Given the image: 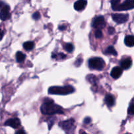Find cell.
Listing matches in <instances>:
<instances>
[{"instance_id": "4fadbf2b", "label": "cell", "mask_w": 134, "mask_h": 134, "mask_svg": "<svg viewBox=\"0 0 134 134\" xmlns=\"http://www.w3.org/2000/svg\"><path fill=\"white\" fill-rule=\"evenodd\" d=\"M105 102L106 105L108 106L109 107H111L115 105V98L111 94H108L105 98Z\"/></svg>"}, {"instance_id": "603a6c76", "label": "cell", "mask_w": 134, "mask_h": 134, "mask_svg": "<svg viewBox=\"0 0 134 134\" xmlns=\"http://www.w3.org/2000/svg\"><path fill=\"white\" fill-rule=\"evenodd\" d=\"M95 37L97 39H101L103 37V34L100 30H97L95 32Z\"/></svg>"}, {"instance_id": "ac0fdd59", "label": "cell", "mask_w": 134, "mask_h": 134, "mask_svg": "<svg viewBox=\"0 0 134 134\" xmlns=\"http://www.w3.org/2000/svg\"><path fill=\"white\" fill-rule=\"evenodd\" d=\"M86 79L88 80L89 82L91 84H92V85H95L97 82V81H98V79H97L96 77L94 75H88L87 77H86Z\"/></svg>"}, {"instance_id": "9c48e42d", "label": "cell", "mask_w": 134, "mask_h": 134, "mask_svg": "<svg viewBox=\"0 0 134 134\" xmlns=\"http://www.w3.org/2000/svg\"><path fill=\"white\" fill-rule=\"evenodd\" d=\"M5 126H9L13 128H18L20 126V120L16 118L9 119L5 122Z\"/></svg>"}, {"instance_id": "44dd1931", "label": "cell", "mask_w": 134, "mask_h": 134, "mask_svg": "<svg viewBox=\"0 0 134 134\" xmlns=\"http://www.w3.org/2000/svg\"><path fill=\"white\" fill-rule=\"evenodd\" d=\"M52 58H57L58 57L59 58L58 59L60 60H64L65 58V55L63 53H60V54H52Z\"/></svg>"}, {"instance_id": "f1b7e54d", "label": "cell", "mask_w": 134, "mask_h": 134, "mask_svg": "<svg viewBox=\"0 0 134 134\" xmlns=\"http://www.w3.org/2000/svg\"><path fill=\"white\" fill-rule=\"evenodd\" d=\"M3 36V31L0 30V40L2 39Z\"/></svg>"}, {"instance_id": "30bf717a", "label": "cell", "mask_w": 134, "mask_h": 134, "mask_svg": "<svg viewBox=\"0 0 134 134\" xmlns=\"http://www.w3.org/2000/svg\"><path fill=\"white\" fill-rule=\"evenodd\" d=\"M87 5L86 0H78L74 3V8L77 11H81L84 10Z\"/></svg>"}, {"instance_id": "277c9868", "label": "cell", "mask_w": 134, "mask_h": 134, "mask_svg": "<svg viewBox=\"0 0 134 134\" xmlns=\"http://www.w3.org/2000/svg\"><path fill=\"white\" fill-rule=\"evenodd\" d=\"M59 126L61 127L65 132L67 133H71L74 131L75 128V120L73 119H71L69 120H65V121L60 122L59 123Z\"/></svg>"}, {"instance_id": "7c38bea8", "label": "cell", "mask_w": 134, "mask_h": 134, "mask_svg": "<svg viewBox=\"0 0 134 134\" xmlns=\"http://www.w3.org/2000/svg\"><path fill=\"white\" fill-rule=\"evenodd\" d=\"M132 59L130 58H128L124 59L120 62V66H121L122 69H128L132 66Z\"/></svg>"}, {"instance_id": "7402d4cb", "label": "cell", "mask_w": 134, "mask_h": 134, "mask_svg": "<svg viewBox=\"0 0 134 134\" xmlns=\"http://www.w3.org/2000/svg\"><path fill=\"white\" fill-rule=\"evenodd\" d=\"M128 114H129V115H133V113H134V106H133V101H132V103H131V104H130V105L129 109H128Z\"/></svg>"}, {"instance_id": "8fae6325", "label": "cell", "mask_w": 134, "mask_h": 134, "mask_svg": "<svg viewBox=\"0 0 134 134\" xmlns=\"http://www.w3.org/2000/svg\"><path fill=\"white\" fill-rule=\"evenodd\" d=\"M122 74V69L119 66L115 67V68H113L111 72V77L115 79H119L121 76Z\"/></svg>"}, {"instance_id": "2e32d148", "label": "cell", "mask_w": 134, "mask_h": 134, "mask_svg": "<svg viewBox=\"0 0 134 134\" xmlns=\"http://www.w3.org/2000/svg\"><path fill=\"white\" fill-rule=\"evenodd\" d=\"M26 58V55L22 53V52H18L16 54V59L18 62H22Z\"/></svg>"}, {"instance_id": "ffe728a7", "label": "cell", "mask_w": 134, "mask_h": 134, "mask_svg": "<svg viewBox=\"0 0 134 134\" xmlns=\"http://www.w3.org/2000/svg\"><path fill=\"white\" fill-rule=\"evenodd\" d=\"M64 48H65V49L69 52H73V49H74V47H73V45L71 43H66V44H65Z\"/></svg>"}, {"instance_id": "d6986e66", "label": "cell", "mask_w": 134, "mask_h": 134, "mask_svg": "<svg viewBox=\"0 0 134 134\" xmlns=\"http://www.w3.org/2000/svg\"><path fill=\"white\" fill-rule=\"evenodd\" d=\"M120 0H111V6H112L113 10H116L117 9L118 7L120 5Z\"/></svg>"}, {"instance_id": "52a82bcc", "label": "cell", "mask_w": 134, "mask_h": 134, "mask_svg": "<svg viewBox=\"0 0 134 134\" xmlns=\"http://www.w3.org/2000/svg\"><path fill=\"white\" fill-rule=\"evenodd\" d=\"M134 7V0H126L123 3L120 4L116 10L121 11V10H131Z\"/></svg>"}, {"instance_id": "6da1fadb", "label": "cell", "mask_w": 134, "mask_h": 134, "mask_svg": "<svg viewBox=\"0 0 134 134\" xmlns=\"http://www.w3.org/2000/svg\"><path fill=\"white\" fill-rule=\"evenodd\" d=\"M41 111L43 115H54V114H63L64 111L60 106L54 103L53 101L47 99L44 101L41 107Z\"/></svg>"}, {"instance_id": "7a4b0ae2", "label": "cell", "mask_w": 134, "mask_h": 134, "mask_svg": "<svg viewBox=\"0 0 134 134\" xmlns=\"http://www.w3.org/2000/svg\"><path fill=\"white\" fill-rule=\"evenodd\" d=\"M74 91L75 89L71 86H52L48 89V93L54 95H68Z\"/></svg>"}, {"instance_id": "4dcf8cb0", "label": "cell", "mask_w": 134, "mask_h": 134, "mask_svg": "<svg viewBox=\"0 0 134 134\" xmlns=\"http://www.w3.org/2000/svg\"><path fill=\"white\" fill-rule=\"evenodd\" d=\"M3 5V3L1 2V1H0V9H1V8L2 7Z\"/></svg>"}, {"instance_id": "4316f807", "label": "cell", "mask_w": 134, "mask_h": 134, "mask_svg": "<svg viewBox=\"0 0 134 134\" xmlns=\"http://www.w3.org/2000/svg\"><path fill=\"white\" fill-rule=\"evenodd\" d=\"M91 121H92V120L90 117H86V118H85V120H84V123L86 124H88L91 122Z\"/></svg>"}, {"instance_id": "9a60e30c", "label": "cell", "mask_w": 134, "mask_h": 134, "mask_svg": "<svg viewBox=\"0 0 134 134\" xmlns=\"http://www.w3.org/2000/svg\"><path fill=\"white\" fill-rule=\"evenodd\" d=\"M104 53L105 54H111L113 55V56H116L117 54L116 50H115V48L113 46H110V47H107Z\"/></svg>"}, {"instance_id": "5b68a950", "label": "cell", "mask_w": 134, "mask_h": 134, "mask_svg": "<svg viewBox=\"0 0 134 134\" xmlns=\"http://www.w3.org/2000/svg\"><path fill=\"white\" fill-rule=\"evenodd\" d=\"M105 21L104 17L102 16H99L98 17H96L92 23V26L94 28L97 30H101L102 28H104L105 27Z\"/></svg>"}, {"instance_id": "8992f818", "label": "cell", "mask_w": 134, "mask_h": 134, "mask_svg": "<svg viewBox=\"0 0 134 134\" xmlns=\"http://www.w3.org/2000/svg\"><path fill=\"white\" fill-rule=\"evenodd\" d=\"M112 18L116 23L122 24L128 21L129 15L128 14H123V13H116L112 14Z\"/></svg>"}, {"instance_id": "83f0119b", "label": "cell", "mask_w": 134, "mask_h": 134, "mask_svg": "<svg viewBox=\"0 0 134 134\" xmlns=\"http://www.w3.org/2000/svg\"><path fill=\"white\" fill-rule=\"evenodd\" d=\"M16 133H26V132H24V131H23V130H18V131H17L16 132Z\"/></svg>"}, {"instance_id": "5bb4252c", "label": "cell", "mask_w": 134, "mask_h": 134, "mask_svg": "<svg viewBox=\"0 0 134 134\" xmlns=\"http://www.w3.org/2000/svg\"><path fill=\"white\" fill-rule=\"evenodd\" d=\"M124 43L127 47H132L134 45V37L133 35H128L124 39Z\"/></svg>"}, {"instance_id": "cb8c5ba5", "label": "cell", "mask_w": 134, "mask_h": 134, "mask_svg": "<svg viewBox=\"0 0 134 134\" xmlns=\"http://www.w3.org/2000/svg\"><path fill=\"white\" fill-rule=\"evenodd\" d=\"M32 17L34 20H37L39 19V18L41 17V16H40V14H39V13L36 12V13H35L33 14Z\"/></svg>"}, {"instance_id": "d4e9b609", "label": "cell", "mask_w": 134, "mask_h": 134, "mask_svg": "<svg viewBox=\"0 0 134 134\" xmlns=\"http://www.w3.org/2000/svg\"><path fill=\"white\" fill-rule=\"evenodd\" d=\"M82 60L81 58H79V59H77V60H76V62H75V65H76V66H77V67H79V66H80V65H81V64H82Z\"/></svg>"}, {"instance_id": "3957f363", "label": "cell", "mask_w": 134, "mask_h": 134, "mask_svg": "<svg viewBox=\"0 0 134 134\" xmlns=\"http://www.w3.org/2000/svg\"><path fill=\"white\" fill-rule=\"evenodd\" d=\"M105 63L101 58H92L88 61V66L91 69L101 71L105 68Z\"/></svg>"}, {"instance_id": "f546056e", "label": "cell", "mask_w": 134, "mask_h": 134, "mask_svg": "<svg viewBox=\"0 0 134 134\" xmlns=\"http://www.w3.org/2000/svg\"><path fill=\"white\" fill-rule=\"evenodd\" d=\"M59 29H60V30H64V29H65V26H60V27H59Z\"/></svg>"}, {"instance_id": "484cf974", "label": "cell", "mask_w": 134, "mask_h": 134, "mask_svg": "<svg viewBox=\"0 0 134 134\" xmlns=\"http://www.w3.org/2000/svg\"><path fill=\"white\" fill-rule=\"evenodd\" d=\"M115 28L113 27H109L108 28V33L110 34V35H113V34H115Z\"/></svg>"}, {"instance_id": "e0dca14e", "label": "cell", "mask_w": 134, "mask_h": 134, "mask_svg": "<svg viewBox=\"0 0 134 134\" xmlns=\"http://www.w3.org/2000/svg\"><path fill=\"white\" fill-rule=\"evenodd\" d=\"M23 47L26 51H31L34 48V43L31 41H27L23 44Z\"/></svg>"}, {"instance_id": "ba28073f", "label": "cell", "mask_w": 134, "mask_h": 134, "mask_svg": "<svg viewBox=\"0 0 134 134\" xmlns=\"http://www.w3.org/2000/svg\"><path fill=\"white\" fill-rule=\"evenodd\" d=\"M10 7L7 5H4L0 12V19L4 21L10 18Z\"/></svg>"}]
</instances>
